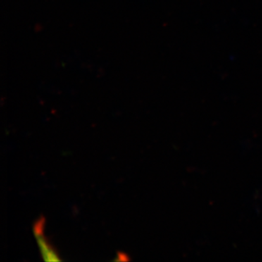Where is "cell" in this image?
<instances>
[{
    "label": "cell",
    "mask_w": 262,
    "mask_h": 262,
    "mask_svg": "<svg viewBox=\"0 0 262 262\" xmlns=\"http://www.w3.org/2000/svg\"><path fill=\"white\" fill-rule=\"evenodd\" d=\"M46 220L44 217L40 216L33 225V233L37 239L38 246L40 251L41 256L46 261H60L59 254L56 248L53 247L47 237L44 234V227Z\"/></svg>",
    "instance_id": "obj_1"
}]
</instances>
